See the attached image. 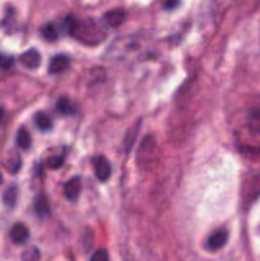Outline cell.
I'll return each instance as SVG.
<instances>
[{"label": "cell", "mask_w": 260, "mask_h": 261, "mask_svg": "<svg viewBox=\"0 0 260 261\" xmlns=\"http://www.w3.org/2000/svg\"><path fill=\"white\" fill-rule=\"evenodd\" d=\"M64 24L71 37L86 45H98L103 42L107 37L103 27L93 19L78 20L73 15H68L64 20Z\"/></svg>", "instance_id": "6da1fadb"}, {"label": "cell", "mask_w": 260, "mask_h": 261, "mask_svg": "<svg viewBox=\"0 0 260 261\" xmlns=\"http://www.w3.org/2000/svg\"><path fill=\"white\" fill-rule=\"evenodd\" d=\"M142 47V40L133 36L126 37H119L114 41L111 46L107 50V55L114 60H122V59L129 58L132 54L138 53Z\"/></svg>", "instance_id": "7a4b0ae2"}, {"label": "cell", "mask_w": 260, "mask_h": 261, "mask_svg": "<svg viewBox=\"0 0 260 261\" xmlns=\"http://www.w3.org/2000/svg\"><path fill=\"white\" fill-rule=\"evenodd\" d=\"M158 160V147L153 135H147L138 150V163L143 168H150Z\"/></svg>", "instance_id": "3957f363"}, {"label": "cell", "mask_w": 260, "mask_h": 261, "mask_svg": "<svg viewBox=\"0 0 260 261\" xmlns=\"http://www.w3.org/2000/svg\"><path fill=\"white\" fill-rule=\"evenodd\" d=\"M242 194L245 203H250L260 196V172H251L246 176L242 185Z\"/></svg>", "instance_id": "277c9868"}, {"label": "cell", "mask_w": 260, "mask_h": 261, "mask_svg": "<svg viewBox=\"0 0 260 261\" xmlns=\"http://www.w3.org/2000/svg\"><path fill=\"white\" fill-rule=\"evenodd\" d=\"M246 126L251 134L260 135V101L252 103L247 110Z\"/></svg>", "instance_id": "5b68a950"}, {"label": "cell", "mask_w": 260, "mask_h": 261, "mask_svg": "<svg viewBox=\"0 0 260 261\" xmlns=\"http://www.w3.org/2000/svg\"><path fill=\"white\" fill-rule=\"evenodd\" d=\"M92 163H93L96 177L99 181L109 180L110 176H111V165L107 161V158L103 157V155H97V157H94L92 160Z\"/></svg>", "instance_id": "8992f818"}, {"label": "cell", "mask_w": 260, "mask_h": 261, "mask_svg": "<svg viewBox=\"0 0 260 261\" xmlns=\"http://www.w3.org/2000/svg\"><path fill=\"white\" fill-rule=\"evenodd\" d=\"M227 240H228V231L224 228H219L209 236L208 241H206V246L212 251H217V250L222 249L226 245Z\"/></svg>", "instance_id": "52a82bcc"}, {"label": "cell", "mask_w": 260, "mask_h": 261, "mask_svg": "<svg viewBox=\"0 0 260 261\" xmlns=\"http://www.w3.org/2000/svg\"><path fill=\"white\" fill-rule=\"evenodd\" d=\"M125 17H126V13H125L124 9H112L105 13L103 17H102V22L107 27L115 28L119 27L124 22Z\"/></svg>", "instance_id": "ba28073f"}, {"label": "cell", "mask_w": 260, "mask_h": 261, "mask_svg": "<svg viewBox=\"0 0 260 261\" xmlns=\"http://www.w3.org/2000/svg\"><path fill=\"white\" fill-rule=\"evenodd\" d=\"M19 63L28 69H37L41 64V55L36 48H30L20 54Z\"/></svg>", "instance_id": "9c48e42d"}, {"label": "cell", "mask_w": 260, "mask_h": 261, "mask_svg": "<svg viewBox=\"0 0 260 261\" xmlns=\"http://www.w3.org/2000/svg\"><path fill=\"white\" fill-rule=\"evenodd\" d=\"M81 178L78 176H74L70 180H68L64 185V194H65L66 198L71 201H75L79 198V194H81Z\"/></svg>", "instance_id": "30bf717a"}, {"label": "cell", "mask_w": 260, "mask_h": 261, "mask_svg": "<svg viewBox=\"0 0 260 261\" xmlns=\"http://www.w3.org/2000/svg\"><path fill=\"white\" fill-rule=\"evenodd\" d=\"M28 237H30V231H28V228L23 223H15L12 227V229H10V239H12L14 244H25Z\"/></svg>", "instance_id": "8fae6325"}, {"label": "cell", "mask_w": 260, "mask_h": 261, "mask_svg": "<svg viewBox=\"0 0 260 261\" xmlns=\"http://www.w3.org/2000/svg\"><path fill=\"white\" fill-rule=\"evenodd\" d=\"M69 64H70V61H69L68 56L56 55L51 59L50 65H48V71L51 74L63 73V71H65L69 68Z\"/></svg>", "instance_id": "7c38bea8"}, {"label": "cell", "mask_w": 260, "mask_h": 261, "mask_svg": "<svg viewBox=\"0 0 260 261\" xmlns=\"http://www.w3.org/2000/svg\"><path fill=\"white\" fill-rule=\"evenodd\" d=\"M56 111L60 115H64V116H70V115L75 114L76 107L70 99L66 98V97H61L58 103H56Z\"/></svg>", "instance_id": "4fadbf2b"}, {"label": "cell", "mask_w": 260, "mask_h": 261, "mask_svg": "<svg viewBox=\"0 0 260 261\" xmlns=\"http://www.w3.org/2000/svg\"><path fill=\"white\" fill-rule=\"evenodd\" d=\"M33 209H35L36 216L43 218V217L47 216L50 213V208H48L47 199L43 195H37L33 200Z\"/></svg>", "instance_id": "5bb4252c"}, {"label": "cell", "mask_w": 260, "mask_h": 261, "mask_svg": "<svg viewBox=\"0 0 260 261\" xmlns=\"http://www.w3.org/2000/svg\"><path fill=\"white\" fill-rule=\"evenodd\" d=\"M17 144L20 149H28L31 147V134L25 127H20L18 130Z\"/></svg>", "instance_id": "9a60e30c"}, {"label": "cell", "mask_w": 260, "mask_h": 261, "mask_svg": "<svg viewBox=\"0 0 260 261\" xmlns=\"http://www.w3.org/2000/svg\"><path fill=\"white\" fill-rule=\"evenodd\" d=\"M17 198H18V189L17 186L14 185L9 186V188L5 190V193L3 194V200H4V203L7 204L8 206H10V208H13V206L15 205V203H17Z\"/></svg>", "instance_id": "2e32d148"}, {"label": "cell", "mask_w": 260, "mask_h": 261, "mask_svg": "<svg viewBox=\"0 0 260 261\" xmlns=\"http://www.w3.org/2000/svg\"><path fill=\"white\" fill-rule=\"evenodd\" d=\"M35 122H36V126H37L40 130H42V132H47V130H50L51 126H53L51 119L47 116V115L43 114V112H38V114L36 115Z\"/></svg>", "instance_id": "e0dca14e"}, {"label": "cell", "mask_w": 260, "mask_h": 261, "mask_svg": "<svg viewBox=\"0 0 260 261\" xmlns=\"http://www.w3.org/2000/svg\"><path fill=\"white\" fill-rule=\"evenodd\" d=\"M41 35L45 40L50 41V42H54V41L58 40V31H56L55 25L53 23H46V24L42 25L41 28Z\"/></svg>", "instance_id": "ac0fdd59"}, {"label": "cell", "mask_w": 260, "mask_h": 261, "mask_svg": "<svg viewBox=\"0 0 260 261\" xmlns=\"http://www.w3.org/2000/svg\"><path fill=\"white\" fill-rule=\"evenodd\" d=\"M40 250L37 247H30V249L24 250L22 252V256H20L22 261H40Z\"/></svg>", "instance_id": "d6986e66"}, {"label": "cell", "mask_w": 260, "mask_h": 261, "mask_svg": "<svg viewBox=\"0 0 260 261\" xmlns=\"http://www.w3.org/2000/svg\"><path fill=\"white\" fill-rule=\"evenodd\" d=\"M20 165H22V161H20L19 155H14V157H12L7 162V168L12 173H15L20 168Z\"/></svg>", "instance_id": "ffe728a7"}, {"label": "cell", "mask_w": 260, "mask_h": 261, "mask_svg": "<svg viewBox=\"0 0 260 261\" xmlns=\"http://www.w3.org/2000/svg\"><path fill=\"white\" fill-rule=\"evenodd\" d=\"M63 162H64L63 157H59V155H53V157H50L47 161H46V165H47V167L51 168V170H56V168H59L63 166Z\"/></svg>", "instance_id": "44dd1931"}, {"label": "cell", "mask_w": 260, "mask_h": 261, "mask_svg": "<svg viewBox=\"0 0 260 261\" xmlns=\"http://www.w3.org/2000/svg\"><path fill=\"white\" fill-rule=\"evenodd\" d=\"M14 64V58L13 56H8V55H2L0 54V68L7 70V69H10Z\"/></svg>", "instance_id": "7402d4cb"}, {"label": "cell", "mask_w": 260, "mask_h": 261, "mask_svg": "<svg viewBox=\"0 0 260 261\" xmlns=\"http://www.w3.org/2000/svg\"><path fill=\"white\" fill-rule=\"evenodd\" d=\"M91 261H110L109 252L103 249L97 250V251L91 256Z\"/></svg>", "instance_id": "603a6c76"}, {"label": "cell", "mask_w": 260, "mask_h": 261, "mask_svg": "<svg viewBox=\"0 0 260 261\" xmlns=\"http://www.w3.org/2000/svg\"><path fill=\"white\" fill-rule=\"evenodd\" d=\"M138 127H139V124L135 125L134 129H133L132 132H129V134H127V138H126V139H125V145H126V150H129V148H132L133 143H134L135 137H137Z\"/></svg>", "instance_id": "cb8c5ba5"}, {"label": "cell", "mask_w": 260, "mask_h": 261, "mask_svg": "<svg viewBox=\"0 0 260 261\" xmlns=\"http://www.w3.org/2000/svg\"><path fill=\"white\" fill-rule=\"evenodd\" d=\"M4 116H5V111L3 107H0V124L3 122V120H4Z\"/></svg>", "instance_id": "d4e9b609"}, {"label": "cell", "mask_w": 260, "mask_h": 261, "mask_svg": "<svg viewBox=\"0 0 260 261\" xmlns=\"http://www.w3.org/2000/svg\"><path fill=\"white\" fill-rule=\"evenodd\" d=\"M178 3H167V4L165 5L166 8H172V7H175V5H177Z\"/></svg>", "instance_id": "484cf974"}, {"label": "cell", "mask_w": 260, "mask_h": 261, "mask_svg": "<svg viewBox=\"0 0 260 261\" xmlns=\"http://www.w3.org/2000/svg\"><path fill=\"white\" fill-rule=\"evenodd\" d=\"M2 184H3V175L0 173V185H2Z\"/></svg>", "instance_id": "4316f807"}, {"label": "cell", "mask_w": 260, "mask_h": 261, "mask_svg": "<svg viewBox=\"0 0 260 261\" xmlns=\"http://www.w3.org/2000/svg\"><path fill=\"white\" fill-rule=\"evenodd\" d=\"M259 231H260V229H259Z\"/></svg>", "instance_id": "83f0119b"}]
</instances>
